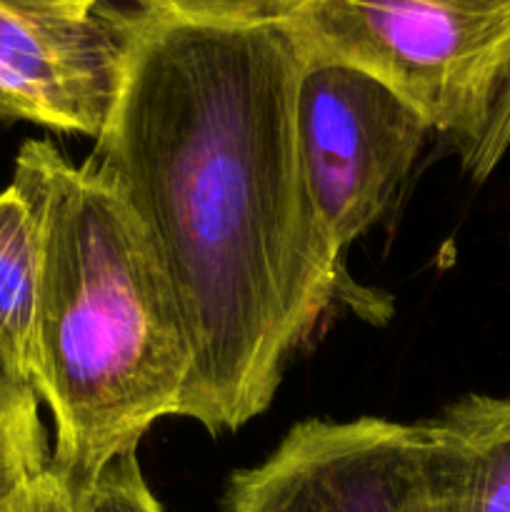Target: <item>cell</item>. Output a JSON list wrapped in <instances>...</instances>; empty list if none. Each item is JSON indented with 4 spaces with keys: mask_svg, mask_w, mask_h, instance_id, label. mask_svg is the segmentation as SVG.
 Segmentation results:
<instances>
[{
    "mask_svg": "<svg viewBox=\"0 0 510 512\" xmlns=\"http://www.w3.org/2000/svg\"><path fill=\"white\" fill-rule=\"evenodd\" d=\"M118 88L83 160L138 223L183 323L178 418L235 433L335 300L380 318L315 215L295 128L303 53L270 0H98Z\"/></svg>",
    "mask_w": 510,
    "mask_h": 512,
    "instance_id": "1",
    "label": "cell"
},
{
    "mask_svg": "<svg viewBox=\"0 0 510 512\" xmlns=\"http://www.w3.org/2000/svg\"><path fill=\"white\" fill-rule=\"evenodd\" d=\"M40 230L30 385L55 425L48 468L73 498L163 418H178L190 348L173 293L123 200L50 140L15 155Z\"/></svg>",
    "mask_w": 510,
    "mask_h": 512,
    "instance_id": "2",
    "label": "cell"
},
{
    "mask_svg": "<svg viewBox=\"0 0 510 512\" xmlns=\"http://www.w3.org/2000/svg\"><path fill=\"white\" fill-rule=\"evenodd\" d=\"M305 60L388 85L465 160L510 88V0H270Z\"/></svg>",
    "mask_w": 510,
    "mask_h": 512,
    "instance_id": "3",
    "label": "cell"
},
{
    "mask_svg": "<svg viewBox=\"0 0 510 512\" xmlns=\"http://www.w3.org/2000/svg\"><path fill=\"white\" fill-rule=\"evenodd\" d=\"M450 443L438 420H303L233 475L228 512H443Z\"/></svg>",
    "mask_w": 510,
    "mask_h": 512,
    "instance_id": "4",
    "label": "cell"
},
{
    "mask_svg": "<svg viewBox=\"0 0 510 512\" xmlns=\"http://www.w3.org/2000/svg\"><path fill=\"white\" fill-rule=\"evenodd\" d=\"M295 128L318 223L345 258L385 215L430 128L388 85L323 60H305L300 70Z\"/></svg>",
    "mask_w": 510,
    "mask_h": 512,
    "instance_id": "5",
    "label": "cell"
},
{
    "mask_svg": "<svg viewBox=\"0 0 510 512\" xmlns=\"http://www.w3.org/2000/svg\"><path fill=\"white\" fill-rule=\"evenodd\" d=\"M118 68L98 0H0V120L95 140Z\"/></svg>",
    "mask_w": 510,
    "mask_h": 512,
    "instance_id": "6",
    "label": "cell"
},
{
    "mask_svg": "<svg viewBox=\"0 0 510 512\" xmlns=\"http://www.w3.org/2000/svg\"><path fill=\"white\" fill-rule=\"evenodd\" d=\"M435 420L450 443L443 512H510V395H465Z\"/></svg>",
    "mask_w": 510,
    "mask_h": 512,
    "instance_id": "7",
    "label": "cell"
},
{
    "mask_svg": "<svg viewBox=\"0 0 510 512\" xmlns=\"http://www.w3.org/2000/svg\"><path fill=\"white\" fill-rule=\"evenodd\" d=\"M40 295V230L13 183L0 190V373L30 385Z\"/></svg>",
    "mask_w": 510,
    "mask_h": 512,
    "instance_id": "8",
    "label": "cell"
},
{
    "mask_svg": "<svg viewBox=\"0 0 510 512\" xmlns=\"http://www.w3.org/2000/svg\"><path fill=\"white\" fill-rule=\"evenodd\" d=\"M48 463L38 395L0 373V512L18 505Z\"/></svg>",
    "mask_w": 510,
    "mask_h": 512,
    "instance_id": "9",
    "label": "cell"
},
{
    "mask_svg": "<svg viewBox=\"0 0 510 512\" xmlns=\"http://www.w3.org/2000/svg\"><path fill=\"white\" fill-rule=\"evenodd\" d=\"M75 500L78 512H163L140 470L138 453L115 458Z\"/></svg>",
    "mask_w": 510,
    "mask_h": 512,
    "instance_id": "10",
    "label": "cell"
},
{
    "mask_svg": "<svg viewBox=\"0 0 510 512\" xmlns=\"http://www.w3.org/2000/svg\"><path fill=\"white\" fill-rule=\"evenodd\" d=\"M13 512H78V508H75L70 490L58 480V475L45 468L30 483V488L25 490Z\"/></svg>",
    "mask_w": 510,
    "mask_h": 512,
    "instance_id": "11",
    "label": "cell"
},
{
    "mask_svg": "<svg viewBox=\"0 0 510 512\" xmlns=\"http://www.w3.org/2000/svg\"><path fill=\"white\" fill-rule=\"evenodd\" d=\"M10 512H13V510H10Z\"/></svg>",
    "mask_w": 510,
    "mask_h": 512,
    "instance_id": "12",
    "label": "cell"
}]
</instances>
